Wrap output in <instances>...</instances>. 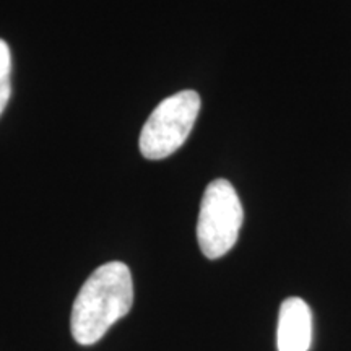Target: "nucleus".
Masks as SVG:
<instances>
[{"label":"nucleus","mask_w":351,"mask_h":351,"mask_svg":"<svg viewBox=\"0 0 351 351\" xmlns=\"http://www.w3.org/2000/svg\"><path fill=\"white\" fill-rule=\"evenodd\" d=\"M134 283L124 262H109L96 269L75 298L70 317L72 337L83 346L95 345L117 320L130 313Z\"/></svg>","instance_id":"obj_1"},{"label":"nucleus","mask_w":351,"mask_h":351,"mask_svg":"<svg viewBox=\"0 0 351 351\" xmlns=\"http://www.w3.org/2000/svg\"><path fill=\"white\" fill-rule=\"evenodd\" d=\"M244 212L238 192L226 179H217L205 189L197 221V239L207 258H219L234 247Z\"/></svg>","instance_id":"obj_2"},{"label":"nucleus","mask_w":351,"mask_h":351,"mask_svg":"<svg viewBox=\"0 0 351 351\" xmlns=\"http://www.w3.org/2000/svg\"><path fill=\"white\" fill-rule=\"evenodd\" d=\"M200 111V96L194 90L179 91L161 101L145 122L140 152L147 160H163L182 147Z\"/></svg>","instance_id":"obj_3"},{"label":"nucleus","mask_w":351,"mask_h":351,"mask_svg":"<svg viewBox=\"0 0 351 351\" xmlns=\"http://www.w3.org/2000/svg\"><path fill=\"white\" fill-rule=\"evenodd\" d=\"M313 340V315L306 301L288 298L278 314L276 345L278 351H307Z\"/></svg>","instance_id":"obj_4"},{"label":"nucleus","mask_w":351,"mask_h":351,"mask_svg":"<svg viewBox=\"0 0 351 351\" xmlns=\"http://www.w3.org/2000/svg\"><path fill=\"white\" fill-rule=\"evenodd\" d=\"M12 56L7 43L0 39V114L5 109L12 95Z\"/></svg>","instance_id":"obj_5"}]
</instances>
